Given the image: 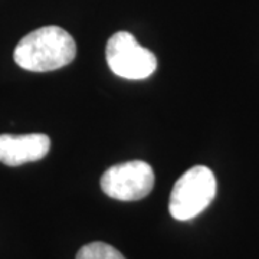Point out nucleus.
<instances>
[{"instance_id": "1", "label": "nucleus", "mask_w": 259, "mask_h": 259, "mask_svg": "<svg viewBox=\"0 0 259 259\" xmlns=\"http://www.w3.org/2000/svg\"><path fill=\"white\" fill-rule=\"evenodd\" d=\"M76 56V44L65 29L44 26L22 37L13 59L30 72H51L69 65Z\"/></svg>"}, {"instance_id": "2", "label": "nucleus", "mask_w": 259, "mask_h": 259, "mask_svg": "<svg viewBox=\"0 0 259 259\" xmlns=\"http://www.w3.org/2000/svg\"><path fill=\"white\" fill-rule=\"evenodd\" d=\"M218 190L213 171L206 166H194L183 173L170 193L168 210L176 221H190L212 203Z\"/></svg>"}, {"instance_id": "3", "label": "nucleus", "mask_w": 259, "mask_h": 259, "mask_svg": "<svg viewBox=\"0 0 259 259\" xmlns=\"http://www.w3.org/2000/svg\"><path fill=\"white\" fill-rule=\"evenodd\" d=\"M105 58L112 72L125 79H146L157 69L156 55L130 32H117L108 39Z\"/></svg>"}, {"instance_id": "4", "label": "nucleus", "mask_w": 259, "mask_h": 259, "mask_svg": "<svg viewBox=\"0 0 259 259\" xmlns=\"http://www.w3.org/2000/svg\"><path fill=\"white\" fill-rule=\"evenodd\" d=\"M154 187V171L151 166L133 160L110 167L101 177V189L111 199L121 202L141 200Z\"/></svg>"}, {"instance_id": "5", "label": "nucleus", "mask_w": 259, "mask_h": 259, "mask_svg": "<svg viewBox=\"0 0 259 259\" xmlns=\"http://www.w3.org/2000/svg\"><path fill=\"white\" fill-rule=\"evenodd\" d=\"M51 148V139L47 134H0V163L10 167L39 161Z\"/></svg>"}, {"instance_id": "6", "label": "nucleus", "mask_w": 259, "mask_h": 259, "mask_svg": "<svg viewBox=\"0 0 259 259\" xmlns=\"http://www.w3.org/2000/svg\"><path fill=\"white\" fill-rule=\"evenodd\" d=\"M76 259H125V256L108 243L91 242L78 250Z\"/></svg>"}]
</instances>
